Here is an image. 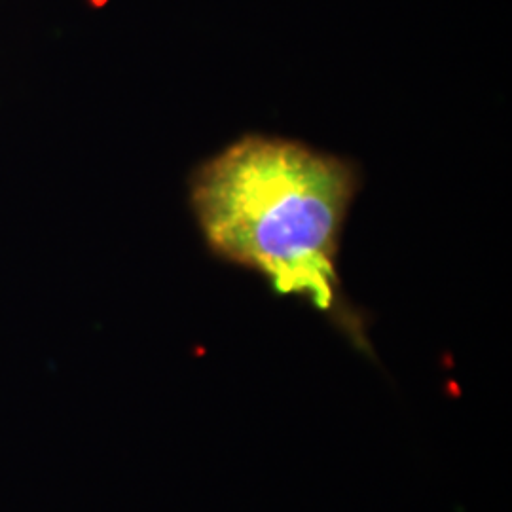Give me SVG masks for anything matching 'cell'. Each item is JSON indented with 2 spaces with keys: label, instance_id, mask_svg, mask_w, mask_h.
<instances>
[{
  "label": "cell",
  "instance_id": "6da1fadb",
  "mask_svg": "<svg viewBox=\"0 0 512 512\" xmlns=\"http://www.w3.org/2000/svg\"><path fill=\"white\" fill-rule=\"evenodd\" d=\"M355 192L349 162L266 135L224 148L190 181L192 211L213 253L321 311L338 308L336 264Z\"/></svg>",
  "mask_w": 512,
  "mask_h": 512
}]
</instances>
